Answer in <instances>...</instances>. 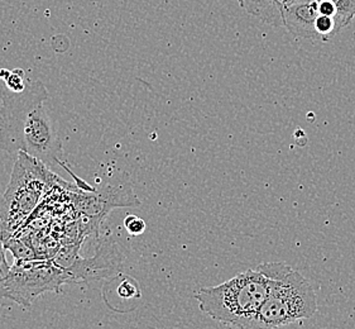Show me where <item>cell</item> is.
Instances as JSON below:
<instances>
[{"label":"cell","mask_w":355,"mask_h":329,"mask_svg":"<svg viewBox=\"0 0 355 329\" xmlns=\"http://www.w3.org/2000/svg\"><path fill=\"white\" fill-rule=\"evenodd\" d=\"M318 17V4L313 0H307L305 3L292 6L282 13L284 28L292 36L309 41H320L315 29V22Z\"/></svg>","instance_id":"ba28073f"},{"label":"cell","mask_w":355,"mask_h":329,"mask_svg":"<svg viewBox=\"0 0 355 329\" xmlns=\"http://www.w3.org/2000/svg\"><path fill=\"white\" fill-rule=\"evenodd\" d=\"M344 28L341 22L334 17H327V15H319L315 22V29L319 36L321 42H327L333 37L336 36L341 29Z\"/></svg>","instance_id":"30bf717a"},{"label":"cell","mask_w":355,"mask_h":329,"mask_svg":"<svg viewBox=\"0 0 355 329\" xmlns=\"http://www.w3.org/2000/svg\"><path fill=\"white\" fill-rule=\"evenodd\" d=\"M316 4H318V12H319V15H327V17H334V18H338V19L340 21L339 15H338V9H336V7H335L334 4H333L331 1H329V0H322V1L316 3ZM341 24H343V23H341ZM343 27H344V24H343ZM344 28H345V27H344Z\"/></svg>","instance_id":"2e32d148"},{"label":"cell","mask_w":355,"mask_h":329,"mask_svg":"<svg viewBox=\"0 0 355 329\" xmlns=\"http://www.w3.org/2000/svg\"><path fill=\"white\" fill-rule=\"evenodd\" d=\"M75 196V207L81 214V230L98 233L100 223L114 208L138 207L141 201L129 183H109L92 190H81Z\"/></svg>","instance_id":"8992f818"},{"label":"cell","mask_w":355,"mask_h":329,"mask_svg":"<svg viewBox=\"0 0 355 329\" xmlns=\"http://www.w3.org/2000/svg\"><path fill=\"white\" fill-rule=\"evenodd\" d=\"M124 258L121 256L118 244L112 241H103L93 258H75L70 267H67V284H81L95 280L105 279L114 272L121 271Z\"/></svg>","instance_id":"52a82bcc"},{"label":"cell","mask_w":355,"mask_h":329,"mask_svg":"<svg viewBox=\"0 0 355 329\" xmlns=\"http://www.w3.org/2000/svg\"><path fill=\"white\" fill-rule=\"evenodd\" d=\"M270 278V293L250 329H277L309 319L318 312L313 284L286 262L259 265Z\"/></svg>","instance_id":"3957f363"},{"label":"cell","mask_w":355,"mask_h":329,"mask_svg":"<svg viewBox=\"0 0 355 329\" xmlns=\"http://www.w3.org/2000/svg\"><path fill=\"white\" fill-rule=\"evenodd\" d=\"M8 273H9V272H8ZM8 273L0 272V298H3V282H4V279H6V276H7Z\"/></svg>","instance_id":"ac0fdd59"},{"label":"cell","mask_w":355,"mask_h":329,"mask_svg":"<svg viewBox=\"0 0 355 329\" xmlns=\"http://www.w3.org/2000/svg\"><path fill=\"white\" fill-rule=\"evenodd\" d=\"M305 1L307 0H238V4L244 12L267 24L284 27V10Z\"/></svg>","instance_id":"9c48e42d"},{"label":"cell","mask_w":355,"mask_h":329,"mask_svg":"<svg viewBox=\"0 0 355 329\" xmlns=\"http://www.w3.org/2000/svg\"><path fill=\"white\" fill-rule=\"evenodd\" d=\"M123 226H124V228L127 229V232L130 236H141L147 228V224L143 221L142 218H139V217L135 214L127 215L124 218Z\"/></svg>","instance_id":"9a60e30c"},{"label":"cell","mask_w":355,"mask_h":329,"mask_svg":"<svg viewBox=\"0 0 355 329\" xmlns=\"http://www.w3.org/2000/svg\"><path fill=\"white\" fill-rule=\"evenodd\" d=\"M4 247L6 250L10 251L13 253L15 261H33L37 260V253L35 250L21 241L19 238L10 237L7 241H4Z\"/></svg>","instance_id":"8fae6325"},{"label":"cell","mask_w":355,"mask_h":329,"mask_svg":"<svg viewBox=\"0 0 355 329\" xmlns=\"http://www.w3.org/2000/svg\"><path fill=\"white\" fill-rule=\"evenodd\" d=\"M6 247H4V241L1 237V219H0V272L8 273L10 270V264L8 262L7 255H6Z\"/></svg>","instance_id":"e0dca14e"},{"label":"cell","mask_w":355,"mask_h":329,"mask_svg":"<svg viewBox=\"0 0 355 329\" xmlns=\"http://www.w3.org/2000/svg\"><path fill=\"white\" fill-rule=\"evenodd\" d=\"M116 293L121 296V299L130 301V299H139L141 298V287L135 280L130 278H124L121 281V285L116 287Z\"/></svg>","instance_id":"5bb4252c"},{"label":"cell","mask_w":355,"mask_h":329,"mask_svg":"<svg viewBox=\"0 0 355 329\" xmlns=\"http://www.w3.org/2000/svg\"><path fill=\"white\" fill-rule=\"evenodd\" d=\"M313 1L319 3L322 0H313ZM329 1H331L338 9V15L344 27H348L355 18V0H329Z\"/></svg>","instance_id":"4fadbf2b"},{"label":"cell","mask_w":355,"mask_h":329,"mask_svg":"<svg viewBox=\"0 0 355 329\" xmlns=\"http://www.w3.org/2000/svg\"><path fill=\"white\" fill-rule=\"evenodd\" d=\"M64 284L66 272L53 260L15 261L3 282V298L31 307L44 293H61Z\"/></svg>","instance_id":"5b68a950"},{"label":"cell","mask_w":355,"mask_h":329,"mask_svg":"<svg viewBox=\"0 0 355 329\" xmlns=\"http://www.w3.org/2000/svg\"><path fill=\"white\" fill-rule=\"evenodd\" d=\"M53 174L42 161L19 152L6 192L0 198V219L3 241L13 237L15 230L28 219L46 193Z\"/></svg>","instance_id":"277c9868"},{"label":"cell","mask_w":355,"mask_h":329,"mask_svg":"<svg viewBox=\"0 0 355 329\" xmlns=\"http://www.w3.org/2000/svg\"><path fill=\"white\" fill-rule=\"evenodd\" d=\"M268 293L270 278L258 266L219 285L201 287L195 299L200 310L215 322L250 329Z\"/></svg>","instance_id":"7a4b0ae2"},{"label":"cell","mask_w":355,"mask_h":329,"mask_svg":"<svg viewBox=\"0 0 355 329\" xmlns=\"http://www.w3.org/2000/svg\"><path fill=\"white\" fill-rule=\"evenodd\" d=\"M0 151L26 152L49 167H66L62 141L44 108L50 95L41 80L29 81L23 92L0 86Z\"/></svg>","instance_id":"6da1fadb"},{"label":"cell","mask_w":355,"mask_h":329,"mask_svg":"<svg viewBox=\"0 0 355 329\" xmlns=\"http://www.w3.org/2000/svg\"><path fill=\"white\" fill-rule=\"evenodd\" d=\"M0 80L4 81L3 85L6 86L12 92H23L27 86L26 83V74L21 69H15V70H0Z\"/></svg>","instance_id":"7c38bea8"}]
</instances>
